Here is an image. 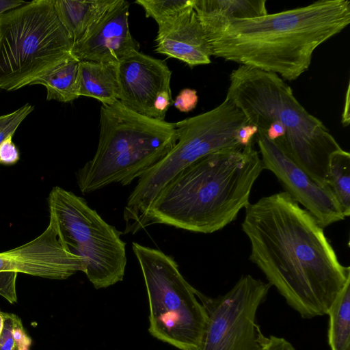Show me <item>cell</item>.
Wrapping results in <instances>:
<instances>
[{
  "label": "cell",
  "instance_id": "cell-1",
  "mask_svg": "<svg viewBox=\"0 0 350 350\" xmlns=\"http://www.w3.org/2000/svg\"><path fill=\"white\" fill-rule=\"evenodd\" d=\"M241 228L250 260L302 318L328 314L350 280L316 218L286 191L245 208Z\"/></svg>",
  "mask_w": 350,
  "mask_h": 350
},
{
  "label": "cell",
  "instance_id": "cell-2",
  "mask_svg": "<svg viewBox=\"0 0 350 350\" xmlns=\"http://www.w3.org/2000/svg\"><path fill=\"white\" fill-rule=\"evenodd\" d=\"M350 23V1L319 0L264 16L230 21L206 33L212 56L295 81L314 51Z\"/></svg>",
  "mask_w": 350,
  "mask_h": 350
},
{
  "label": "cell",
  "instance_id": "cell-3",
  "mask_svg": "<svg viewBox=\"0 0 350 350\" xmlns=\"http://www.w3.org/2000/svg\"><path fill=\"white\" fill-rule=\"evenodd\" d=\"M254 142L206 154L180 170L154 198L133 234L157 224L210 234L232 223L250 204L264 170Z\"/></svg>",
  "mask_w": 350,
  "mask_h": 350
},
{
  "label": "cell",
  "instance_id": "cell-4",
  "mask_svg": "<svg viewBox=\"0 0 350 350\" xmlns=\"http://www.w3.org/2000/svg\"><path fill=\"white\" fill-rule=\"evenodd\" d=\"M226 98L243 113L247 122L262 129L275 122L285 135L275 144L317 182L326 186L329 160L342 150L328 129L295 97L278 75L240 65L229 77Z\"/></svg>",
  "mask_w": 350,
  "mask_h": 350
},
{
  "label": "cell",
  "instance_id": "cell-5",
  "mask_svg": "<svg viewBox=\"0 0 350 350\" xmlns=\"http://www.w3.org/2000/svg\"><path fill=\"white\" fill-rule=\"evenodd\" d=\"M176 142V123L137 113L120 100L103 105L97 150L77 172L79 190L88 193L111 183L129 185L161 160Z\"/></svg>",
  "mask_w": 350,
  "mask_h": 350
},
{
  "label": "cell",
  "instance_id": "cell-6",
  "mask_svg": "<svg viewBox=\"0 0 350 350\" xmlns=\"http://www.w3.org/2000/svg\"><path fill=\"white\" fill-rule=\"evenodd\" d=\"M74 42L54 0H33L0 14V89L13 91L72 55Z\"/></svg>",
  "mask_w": 350,
  "mask_h": 350
},
{
  "label": "cell",
  "instance_id": "cell-7",
  "mask_svg": "<svg viewBox=\"0 0 350 350\" xmlns=\"http://www.w3.org/2000/svg\"><path fill=\"white\" fill-rule=\"evenodd\" d=\"M247 122L241 110L227 98L210 111L176 122V145L139 178L128 198L123 215L124 233L133 232L154 198L180 170L206 154L240 147L236 133Z\"/></svg>",
  "mask_w": 350,
  "mask_h": 350
},
{
  "label": "cell",
  "instance_id": "cell-8",
  "mask_svg": "<svg viewBox=\"0 0 350 350\" xmlns=\"http://www.w3.org/2000/svg\"><path fill=\"white\" fill-rule=\"evenodd\" d=\"M146 287L150 334L179 350H200L207 314L173 257L132 243Z\"/></svg>",
  "mask_w": 350,
  "mask_h": 350
},
{
  "label": "cell",
  "instance_id": "cell-9",
  "mask_svg": "<svg viewBox=\"0 0 350 350\" xmlns=\"http://www.w3.org/2000/svg\"><path fill=\"white\" fill-rule=\"evenodd\" d=\"M62 240L85 261V273L96 289L121 282L126 265L122 232L107 223L82 197L59 187L48 198Z\"/></svg>",
  "mask_w": 350,
  "mask_h": 350
},
{
  "label": "cell",
  "instance_id": "cell-10",
  "mask_svg": "<svg viewBox=\"0 0 350 350\" xmlns=\"http://www.w3.org/2000/svg\"><path fill=\"white\" fill-rule=\"evenodd\" d=\"M268 282L242 275L226 293L208 297L196 289L207 321L200 350H265V336L257 322V312L271 288Z\"/></svg>",
  "mask_w": 350,
  "mask_h": 350
},
{
  "label": "cell",
  "instance_id": "cell-11",
  "mask_svg": "<svg viewBox=\"0 0 350 350\" xmlns=\"http://www.w3.org/2000/svg\"><path fill=\"white\" fill-rule=\"evenodd\" d=\"M255 137L264 170L271 171L284 191L309 211L323 228L345 219L327 186L314 180L263 131H258Z\"/></svg>",
  "mask_w": 350,
  "mask_h": 350
},
{
  "label": "cell",
  "instance_id": "cell-12",
  "mask_svg": "<svg viewBox=\"0 0 350 350\" xmlns=\"http://www.w3.org/2000/svg\"><path fill=\"white\" fill-rule=\"evenodd\" d=\"M50 213L46 230L31 241L0 252V271H15L52 280H65L78 271L85 272L86 264L72 253L62 240L57 220Z\"/></svg>",
  "mask_w": 350,
  "mask_h": 350
},
{
  "label": "cell",
  "instance_id": "cell-13",
  "mask_svg": "<svg viewBox=\"0 0 350 350\" xmlns=\"http://www.w3.org/2000/svg\"><path fill=\"white\" fill-rule=\"evenodd\" d=\"M120 103L132 111L156 119L155 104L171 96L172 72L163 61L134 51L118 66Z\"/></svg>",
  "mask_w": 350,
  "mask_h": 350
},
{
  "label": "cell",
  "instance_id": "cell-14",
  "mask_svg": "<svg viewBox=\"0 0 350 350\" xmlns=\"http://www.w3.org/2000/svg\"><path fill=\"white\" fill-rule=\"evenodd\" d=\"M129 3L117 0L99 22L81 40L74 43L72 55L80 62L119 63L139 51L129 25Z\"/></svg>",
  "mask_w": 350,
  "mask_h": 350
},
{
  "label": "cell",
  "instance_id": "cell-15",
  "mask_svg": "<svg viewBox=\"0 0 350 350\" xmlns=\"http://www.w3.org/2000/svg\"><path fill=\"white\" fill-rule=\"evenodd\" d=\"M155 51L191 67L211 63L212 51L193 9L158 25Z\"/></svg>",
  "mask_w": 350,
  "mask_h": 350
},
{
  "label": "cell",
  "instance_id": "cell-16",
  "mask_svg": "<svg viewBox=\"0 0 350 350\" xmlns=\"http://www.w3.org/2000/svg\"><path fill=\"white\" fill-rule=\"evenodd\" d=\"M266 0H193V8L205 33L234 19L267 14Z\"/></svg>",
  "mask_w": 350,
  "mask_h": 350
},
{
  "label": "cell",
  "instance_id": "cell-17",
  "mask_svg": "<svg viewBox=\"0 0 350 350\" xmlns=\"http://www.w3.org/2000/svg\"><path fill=\"white\" fill-rule=\"evenodd\" d=\"M116 1L54 0V8L58 19L75 43L88 33Z\"/></svg>",
  "mask_w": 350,
  "mask_h": 350
},
{
  "label": "cell",
  "instance_id": "cell-18",
  "mask_svg": "<svg viewBox=\"0 0 350 350\" xmlns=\"http://www.w3.org/2000/svg\"><path fill=\"white\" fill-rule=\"evenodd\" d=\"M118 63L81 61L79 70V93L111 105L120 99Z\"/></svg>",
  "mask_w": 350,
  "mask_h": 350
},
{
  "label": "cell",
  "instance_id": "cell-19",
  "mask_svg": "<svg viewBox=\"0 0 350 350\" xmlns=\"http://www.w3.org/2000/svg\"><path fill=\"white\" fill-rule=\"evenodd\" d=\"M79 60L71 55L36 79L31 85H44L46 89L48 100L71 102L80 96L79 93Z\"/></svg>",
  "mask_w": 350,
  "mask_h": 350
},
{
  "label": "cell",
  "instance_id": "cell-20",
  "mask_svg": "<svg viewBox=\"0 0 350 350\" xmlns=\"http://www.w3.org/2000/svg\"><path fill=\"white\" fill-rule=\"evenodd\" d=\"M328 342L331 350L350 347V280L340 292L328 314Z\"/></svg>",
  "mask_w": 350,
  "mask_h": 350
},
{
  "label": "cell",
  "instance_id": "cell-21",
  "mask_svg": "<svg viewBox=\"0 0 350 350\" xmlns=\"http://www.w3.org/2000/svg\"><path fill=\"white\" fill-rule=\"evenodd\" d=\"M326 186L334 195L345 217L350 215V154L343 149L330 158Z\"/></svg>",
  "mask_w": 350,
  "mask_h": 350
},
{
  "label": "cell",
  "instance_id": "cell-22",
  "mask_svg": "<svg viewBox=\"0 0 350 350\" xmlns=\"http://www.w3.org/2000/svg\"><path fill=\"white\" fill-rule=\"evenodd\" d=\"M146 16L152 18L159 25L174 18L193 7V0H137Z\"/></svg>",
  "mask_w": 350,
  "mask_h": 350
},
{
  "label": "cell",
  "instance_id": "cell-23",
  "mask_svg": "<svg viewBox=\"0 0 350 350\" xmlns=\"http://www.w3.org/2000/svg\"><path fill=\"white\" fill-rule=\"evenodd\" d=\"M17 272L0 271V295L10 304L17 301L16 280Z\"/></svg>",
  "mask_w": 350,
  "mask_h": 350
},
{
  "label": "cell",
  "instance_id": "cell-24",
  "mask_svg": "<svg viewBox=\"0 0 350 350\" xmlns=\"http://www.w3.org/2000/svg\"><path fill=\"white\" fill-rule=\"evenodd\" d=\"M3 324L0 334V350H18L14 342L13 329V314L2 312Z\"/></svg>",
  "mask_w": 350,
  "mask_h": 350
},
{
  "label": "cell",
  "instance_id": "cell-25",
  "mask_svg": "<svg viewBox=\"0 0 350 350\" xmlns=\"http://www.w3.org/2000/svg\"><path fill=\"white\" fill-rule=\"evenodd\" d=\"M34 107L30 104H25L16 109V114L12 120L1 130H0V144L8 136L14 135L17 128L23 120L33 110Z\"/></svg>",
  "mask_w": 350,
  "mask_h": 350
},
{
  "label": "cell",
  "instance_id": "cell-26",
  "mask_svg": "<svg viewBox=\"0 0 350 350\" xmlns=\"http://www.w3.org/2000/svg\"><path fill=\"white\" fill-rule=\"evenodd\" d=\"M198 97L195 90L185 88L181 90L174 100L175 107L182 112H189L197 105Z\"/></svg>",
  "mask_w": 350,
  "mask_h": 350
},
{
  "label": "cell",
  "instance_id": "cell-27",
  "mask_svg": "<svg viewBox=\"0 0 350 350\" xmlns=\"http://www.w3.org/2000/svg\"><path fill=\"white\" fill-rule=\"evenodd\" d=\"M12 137L8 136L0 144V164L13 165L19 160V152L12 142Z\"/></svg>",
  "mask_w": 350,
  "mask_h": 350
},
{
  "label": "cell",
  "instance_id": "cell-28",
  "mask_svg": "<svg viewBox=\"0 0 350 350\" xmlns=\"http://www.w3.org/2000/svg\"><path fill=\"white\" fill-rule=\"evenodd\" d=\"M12 334L18 350H30L31 339L26 332L21 319L13 314Z\"/></svg>",
  "mask_w": 350,
  "mask_h": 350
},
{
  "label": "cell",
  "instance_id": "cell-29",
  "mask_svg": "<svg viewBox=\"0 0 350 350\" xmlns=\"http://www.w3.org/2000/svg\"><path fill=\"white\" fill-rule=\"evenodd\" d=\"M258 130L256 126L246 123L241 126L237 131L236 139L241 146H245L254 141V137Z\"/></svg>",
  "mask_w": 350,
  "mask_h": 350
},
{
  "label": "cell",
  "instance_id": "cell-30",
  "mask_svg": "<svg viewBox=\"0 0 350 350\" xmlns=\"http://www.w3.org/2000/svg\"><path fill=\"white\" fill-rule=\"evenodd\" d=\"M265 350H295V349L286 339L271 335L269 343Z\"/></svg>",
  "mask_w": 350,
  "mask_h": 350
},
{
  "label": "cell",
  "instance_id": "cell-31",
  "mask_svg": "<svg viewBox=\"0 0 350 350\" xmlns=\"http://www.w3.org/2000/svg\"><path fill=\"white\" fill-rule=\"evenodd\" d=\"M27 2L21 0H0V14L9 10L23 5Z\"/></svg>",
  "mask_w": 350,
  "mask_h": 350
},
{
  "label": "cell",
  "instance_id": "cell-32",
  "mask_svg": "<svg viewBox=\"0 0 350 350\" xmlns=\"http://www.w3.org/2000/svg\"><path fill=\"white\" fill-rule=\"evenodd\" d=\"M349 85H348L345 100L344 111L342 114V123L344 126H347L349 124Z\"/></svg>",
  "mask_w": 350,
  "mask_h": 350
},
{
  "label": "cell",
  "instance_id": "cell-33",
  "mask_svg": "<svg viewBox=\"0 0 350 350\" xmlns=\"http://www.w3.org/2000/svg\"><path fill=\"white\" fill-rule=\"evenodd\" d=\"M16 110L5 115L0 116V130L4 128L16 116Z\"/></svg>",
  "mask_w": 350,
  "mask_h": 350
},
{
  "label": "cell",
  "instance_id": "cell-34",
  "mask_svg": "<svg viewBox=\"0 0 350 350\" xmlns=\"http://www.w3.org/2000/svg\"><path fill=\"white\" fill-rule=\"evenodd\" d=\"M3 324V319L2 312L0 310V334L2 331Z\"/></svg>",
  "mask_w": 350,
  "mask_h": 350
},
{
  "label": "cell",
  "instance_id": "cell-35",
  "mask_svg": "<svg viewBox=\"0 0 350 350\" xmlns=\"http://www.w3.org/2000/svg\"><path fill=\"white\" fill-rule=\"evenodd\" d=\"M346 350H350V347L347 348Z\"/></svg>",
  "mask_w": 350,
  "mask_h": 350
}]
</instances>
